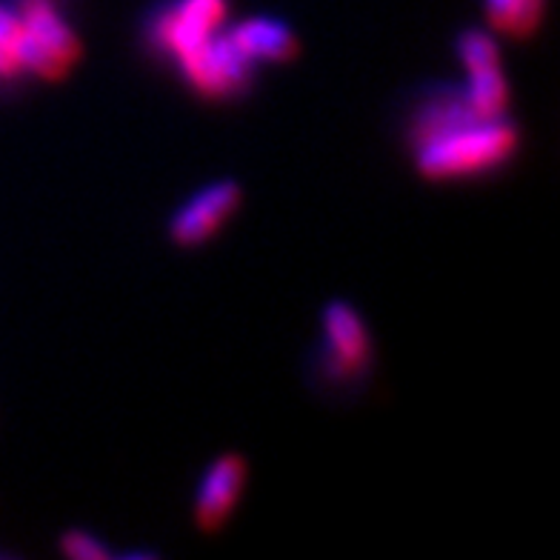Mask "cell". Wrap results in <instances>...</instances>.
<instances>
[{
  "instance_id": "1",
  "label": "cell",
  "mask_w": 560,
  "mask_h": 560,
  "mask_svg": "<svg viewBox=\"0 0 560 560\" xmlns=\"http://www.w3.org/2000/svg\"><path fill=\"white\" fill-rule=\"evenodd\" d=\"M406 143L420 177L464 180L503 170L515 158L521 135L509 115H478L460 86H432L406 120Z\"/></svg>"
},
{
  "instance_id": "2",
  "label": "cell",
  "mask_w": 560,
  "mask_h": 560,
  "mask_svg": "<svg viewBox=\"0 0 560 560\" xmlns=\"http://www.w3.org/2000/svg\"><path fill=\"white\" fill-rule=\"evenodd\" d=\"M21 18V60L26 74L58 83L81 63L83 44L58 0H12Z\"/></svg>"
},
{
  "instance_id": "3",
  "label": "cell",
  "mask_w": 560,
  "mask_h": 560,
  "mask_svg": "<svg viewBox=\"0 0 560 560\" xmlns=\"http://www.w3.org/2000/svg\"><path fill=\"white\" fill-rule=\"evenodd\" d=\"M172 63L186 86L203 101H235L255 83V63L237 49L226 26L177 55Z\"/></svg>"
},
{
  "instance_id": "4",
  "label": "cell",
  "mask_w": 560,
  "mask_h": 560,
  "mask_svg": "<svg viewBox=\"0 0 560 560\" xmlns=\"http://www.w3.org/2000/svg\"><path fill=\"white\" fill-rule=\"evenodd\" d=\"M324 343H320V369L326 381L343 389H354V384L366 381L375 361V347L369 335L366 320L361 312L343 301H332L324 306L320 315Z\"/></svg>"
},
{
  "instance_id": "5",
  "label": "cell",
  "mask_w": 560,
  "mask_h": 560,
  "mask_svg": "<svg viewBox=\"0 0 560 560\" xmlns=\"http://www.w3.org/2000/svg\"><path fill=\"white\" fill-rule=\"evenodd\" d=\"M229 0H172L149 18V49L161 58L175 60L203 37L226 26Z\"/></svg>"
},
{
  "instance_id": "6",
  "label": "cell",
  "mask_w": 560,
  "mask_h": 560,
  "mask_svg": "<svg viewBox=\"0 0 560 560\" xmlns=\"http://www.w3.org/2000/svg\"><path fill=\"white\" fill-rule=\"evenodd\" d=\"M241 200H244V189L229 177L198 189L184 207L172 214V244L180 246V249H198V246L209 244L226 226L229 218L237 212Z\"/></svg>"
},
{
  "instance_id": "7",
  "label": "cell",
  "mask_w": 560,
  "mask_h": 560,
  "mask_svg": "<svg viewBox=\"0 0 560 560\" xmlns=\"http://www.w3.org/2000/svg\"><path fill=\"white\" fill-rule=\"evenodd\" d=\"M246 475L249 464L241 452H226V455L214 457L209 469L203 472L195 494L192 517L203 535H214L226 526V521L235 512L241 494L246 487Z\"/></svg>"
},
{
  "instance_id": "8",
  "label": "cell",
  "mask_w": 560,
  "mask_h": 560,
  "mask_svg": "<svg viewBox=\"0 0 560 560\" xmlns=\"http://www.w3.org/2000/svg\"><path fill=\"white\" fill-rule=\"evenodd\" d=\"M229 37L235 40V46L252 60L258 63H289L301 55V40L287 23L278 18L255 15L246 21L229 26Z\"/></svg>"
},
{
  "instance_id": "9",
  "label": "cell",
  "mask_w": 560,
  "mask_h": 560,
  "mask_svg": "<svg viewBox=\"0 0 560 560\" xmlns=\"http://www.w3.org/2000/svg\"><path fill=\"white\" fill-rule=\"evenodd\" d=\"M489 30L498 35L526 40L544 21L546 0H483Z\"/></svg>"
},
{
  "instance_id": "10",
  "label": "cell",
  "mask_w": 560,
  "mask_h": 560,
  "mask_svg": "<svg viewBox=\"0 0 560 560\" xmlns=\"http://www.w3.org/2000/svg\"><path fill=\"white\" fill-rule=\"evenodd\" d=\"M464 95L483 118H503L509 112V81L501 67H487L466 72Z\"/></svg>"
},
{
  "instance_id": "11",
  "label": "cell",
  "mask_w": 560,
  "mask_h": 560,
  "mask_svg": "<svg viewBox=\"0 0 560 560\" xmlns=\"http://www.w3.org/2000/svg\"><path fill=\"white\" fill-rule=\"evenodd\" d=\"M23 78L21 18L12 0H0V83H18Z\"/></svg>"
},
{
  "instance_id": "12",
  "label": "cell",
  "mask_w": 560,
  "mask_h": 560,
  "mask_svg": "<svg viewBox=\"0 0 560 560\" xmlns=\"http://www.w3.org/2000/svg\"><path fill=\"white\" fill-rule=\"evenodd\" d=\"M457 60L464 63L466 72H475V69L487 67H501V49H498V40H494L489 32L480 30H466L457 35L455 40Z\"/></svg>"
},
{
  "instance_id": "13",
  "label": "cell",
  "mask_w": 560,
  "mask_h": 560,
  "mask_svg": "<svg viewBox=\"0 0 560 560\" xmlns=\"http://www.w3.org/2000/svg\"><path fill=\"white\" fill-rule=\"evenodd\" d=\"M60 552L72 560H109L112 549L86 529H69L60 535Z\"/></svg>"
}]
</instances>
